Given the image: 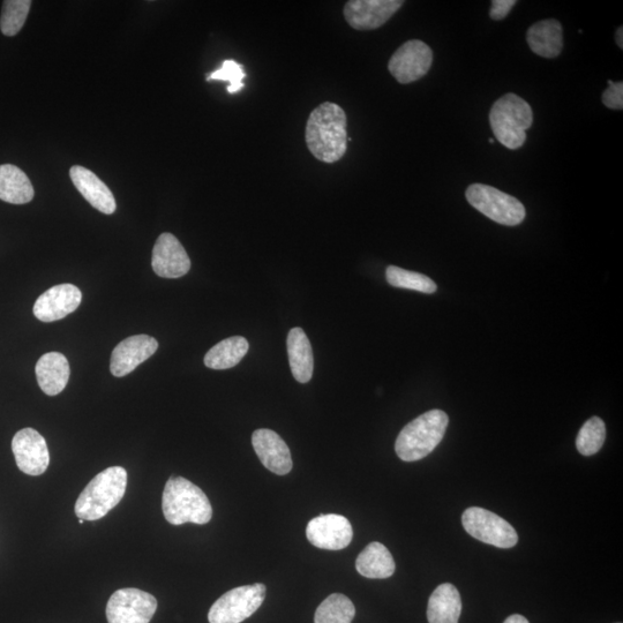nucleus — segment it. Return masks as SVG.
<instances>
[{
    "mask_svg": "<svg viewBox=\"0 0 623 623\" xmlns=\"http://www.w3.org/2000/svg\"><path fill=\"white\" fill-rule=\"evenodd\" d=\"M403 4L400 0H350L343 13L350 27L374 30L384 26Z\"/></svg>",
    "mask_w": 623,
    "mask_h": 623,
    "instance_id": "obj_13",
    "label": "nucleus"
},
{
    "mask_svg": "<svg viewBox=\"0 0 623 623\" xmlns=\"http://www.w3.org/2000/svg\"><path fill=\"white\" fill-rule=\"evenodd\" d=\"M306 145L315 159L324 163L339 162L348 150V119L335 103L319 105L307 120Z\"/></svg>",
    "mask_w": 623,
    "mask_h": 623,
    "instance_id": "obj_1",
    "label": "nucleus"
},
{
    "mask_svg": "<svg viewBox=\"0 0 623 623\" xmlns=\"http://www.w3.org/2000/svg\"><path fill=\"white\" fill-rule=\"evenodd\" d=\"M606 426L603 419L592 417L585 423L576 439V447L583 456H592L603 448Z\"/></svg>",
    "mask_w": 623,
    "mask_h": 623,
    "instance_id": "obj_28",
    "label": "nucleus"
},
{
    "mask_svg": "<svg viewBox=\"0 0 623 623\" xmlns=\"http://www.w3.org/2000/svg\"><path fill=\"white\" fill-rule=\"evenodd\" d=\"M81 300V291L75 285H56L36 300L34 315L43 322L62 320L78 309Z\"/></svg>",
    "mask_w": 623,
    "mask_h": 623,
    "instance_id": "obj_16",
    "label": "nucleus"
},
{
    "mask_svg": "<svg viewBox=\"0 0 623 623\" xmlns=\"http://www.w3.org/2000/svg\"><path fill=\"white\" fill-rule=\"evenodd\" d=\"M504 623H530L527 619L520 614L510 615Z\"/></svg>",
    "mask_w": 623,
    "mask_h": 623,
    "instance_id": "obj_33",
    "label": "nucleus"
},
{
    "mask_svg": "<svg viewBox=\"0 0 623 623\" xmlns=\"http://www.w3.org/2000/svg\"><path fill=\"white\" fill-rule=\"evenodd\" d=\"M79 522H80V524H84V523H85V521H84V520H80Z\"/></svg>",
    "mask_w": 623,
    "mask_h": 623,
    "instance_id": "obj_35",
    "label": "nucleus"
},
{
    "mask_svg": "<svg viewBox=\"0 0 623 623\" xmlns=\"http://www.w3.org/2000/svg\"><path fill=\"white\" fill-rule=\"evenodd\" d=\"M249 350L250 344L243 336L229 337L207 352L205 365L212 370L232 369L242 362Z\"/></svg>",
    "mask_w": 623,
    "mask_h": 623,
    "instance_id": "obj_25",
    "label": "nucleus"
},
{
    "mask_svg": "<svg viewBox=\"0 0 623 623\" xmlns=\"http://www.w3.org/2000/svg\"><path fill=\"white\" fill-rule=\"evenodd\" d=\"M152 266L163 279H179L190 272L191 260L174 235L162 234L154 246Z\"/></svg>",
    "mask_w": 623,
    "mask_h": 623,
    "instance_id": "obj_14",
    "label": "nucleus"
},
{
    "mask_svg": "<svg viewBox=\"0 0 623 623\" xmlns=\"http://www.w3.org/2000/svg\"><path fill=\"white\" fill-rule=\"evenodd\" d=\"M465 197L478 212L507 227L521 224L527 214L520 200L489 185L472 184Z\"/></svg>",
    "mask_w": 623,
    "mask_h": 623,
    "instance_id": "obj_6",
    "label": "nucleus"
},
{
    "mask_svg": "<svg viewBox=\"0 0 623 623\" xmlns=\"http://www.w3.org/2000/svg\"><path fill=\"white\" fill-rule=\"evenodd\" d=\"M527 42L536 55L547 59L557 58L564 48V30L558 20L539 21L529 28Z\"/></svg>",
    "mask_w": 623,
    "mask_h": 623,
    "instance_id": "obj_20",
    "label": "nucleus"
},
{
    "mask_svg": "<svg viewBox=\"0 0 623 623\" xmlns=\"http://www.w3.org/2000/svg\"><path fill=\"white\" fill-rule=\"evenodd\" d=\"M462 523L469 535L499 549H512L519 542L512 525L490 510L471 507L463 513Z\"/></svg>",
    "mask_w": 623,
    "mask_h": 623,
    "instance_id": "obj_8",
    "label": "nucleus"
},
{
    "mask_svg": "<svg viewBox=\"0 0 623 623\" xmlns=\"http://www.w3.org/2000/svg\"><path fill=\"white\" fill-rule=\"evenodd\" d=\"M309 542L321 550L340 551L348 547L354 537L351 523L342 515H320L306 528Z\"/></svg>",
    "mask_w": 623,
    "mask_h": 623,
    "instance_id": "obj_12",
    "label": "nucleus"
},
{
    "mask_svg": "<svg viewBox=\"0 0 623 623\" xmlns=\"http://www.w3.org/2000/svg\"><path fill=\"white\" fill-rule=\"evenodd\" d=\"M386 279L392 287L423 292V294L431 295L438 290L437 284L430 277L396 266L387 268Z\"/></svg>",
    "mask_w": 623,
    "mask_h": 623,
    "instance_id": "obj_27",
    "label": "nucleus"
},
{
    "mask_svg": "<svg viewBox=\"0 0 623 623\" xmlns=\"http://www.w3.org/2000/svg\"><path fill=\"white\" fill-rule=\"evenodd\" d=\"M266 591L262 583L228 591L210 607L209 623H240L249 619L264 603Z\"/></svg>",
    "mask_w": 623,
    "mask_h": 623,
    "instance_id": "obj_7",
    "label": "nucleus"
},
{
    "mask_svg": "<svg viewBox=\"0 0 623 623\" xmlns=\"http://www.w3.org/2000/svg\"><path fill=\"white\" fill-rule=\"evenodd\" d=\"M252 445L264 467L275 475H288L292 469L290 449L279 434L272 430H257Z\"/></svg>",
    "mask_w": 623,
    "mask_h": 623,
    "instance_id": "obj_17",
    "label": "nucleus"
},
{
    "mask_svg": "<svg viewBox=\"0 0 623 623\" xmlns=\"http://www.w3.org/2000/svg\"><path fill=\"white\" fill-rule=\"evenodd\" d=\"M355 614V605L347 596L334 594L318 607L314 623H351Z\"/></svg>",
    "mask_w": 623,
    "mask_h": 623,
    "instance_id": "obj_26",
    "label": "nucleus"
},
{
    "mask_svg": "<svg viewBox=\"0 0 623 623\" xmlns=\"http://www.w3.org/2000/svg\"><path fill=\"white\" fill-rule=\"evenodd\" d=\"M12 450L21 472L28 476H41L50 464L47 441L34 429H24L14 435Z\"/></svg>",
    "mask_w": 623,
    "mask_h": 623,
    "instance_id": "obj_11",
    "label": "nucleus"
},
{
    "mask_svg": "<svg viewBox=\"0 0 623 623\" xmlns=\"http://www.w3.org/2000/svg\"><path fill=\"white\" fill-rule=\"evenodd\" d=\"M532 123L534 112L530 105L515 94L502 96L490 112L494 137L508 149H519L525 144Z\"/></svg>",
    "mask_w": 623,
    "mask_h": 623,
    "instance_id": "obj_5",
    "label": "nucleus"
},
{
    "mask_svg": "<svg viewBox=\"0 0 623 623\" xmlns=\"http://www.w3.org/2000/svg\"><path fill=\"white\" fill-rule=\"evenodd\" d=\"M357 572L372 580H385L393 576L396 565L392 553L385 545L374 542L367 545L356 561Z\"/></svg>",
    "mask_w": 623,
    "mask_h": 623,
    "instance_id": "obj_23",
    "label": "nucleus"
},
{
    "mask_svg": "<svg viewBox=\"0 0 623 623\" xmlns=\"http://www.w3.org/2000/svg\"><path fill=\"white\" fill-rule=\"evenodd\" d=\"M159 349V342L148 335H135L120 342L112 351L110 371L117 378L129 375Z\"/></svg>",
    "mask_w": 623,
    "mask_h": 623,
    "instance_id": "obj_15",
    "label": "nucleus"
},
{
    "mask_svg": "<svg viewBox=\"0 0 623 623\" xmlns=\"http://www.w3.org/2000/svg\"><path fill=\"white\" fill-rule=\"evenodd\" d=\"M246 78L244 67L235 60H224L221 69L213 73H210L207 77V81H228V93L236 94L244 88L243 80Z\"/></svg>",
    "mask_w": 623,
    "mask_h": 623,
    "instance_id": "obj_30",
    "label": "nucleus"
},
{
    "mask_svg": "<svg viewBox=\"0 0 623 623\" xmlns=\"http://www.w3.org/2000/svg\"><path fill=\"white\" fill-rule=\"evenodd\" d=\"M34 195V187L24 171L13 164L0 165V200L25 205Z\"/></svg>",
    "mask_w": 623,
    "mask_h": 623,
    "instance_id": "obj_24",
    "label": "nucleus"
},
{
    "mask_svg": "<svg viewBox=\"0 0 623 623\" xmlns=\"http://www.w3.org/2000/svg\"><path fill=\"white\" fill-rule=\"evenodd\" d=\"M449 418L446 412L431 410L412 420L397 437L395 450L404 462L425 459L444 439Z\"/></svg>",
    "mask_w": 623,
    "mask_h": 623,
    "instance_id": "obj_4",
    "label": "nucleus"
},
{
    "mask_svg": "<svg viewBox=\"0 0 623 623\" xmlns=\"http://www.w3.org/2000/svg\"><path fill=\"white\" fill-rule=\"evenodd\" d=\"M30 7H32L30 0H6L0 18L2 33L6 36L17 35L25 26Z\"/></svg>",
    "mask_w": 623,
    "mask_h": 623,
    "instance_id": "obj_29",
    "label": "nucleus"
},
{
    "mask_svg": "<svg viewBox=\"0 0 623 623\" xmlns=\"http://www.w3.org/2000/svg\"><path fill=\"white\" fill-rule=\"evenodd\" d=\"M70 177L75 189L95 209L100 210L105 215L116 212L117 204L114 194L93 171L80 167V165H74L70 170Z\"/></svg>",
    "mask_w": 623,
    "mask_h": 623,
    "instance_id": "obj_18",
    "label": "nucleus"
},
{
    "mask_svg": "<svg viewBox=\"0 0 623 623\" xmlns=\"http://www.w3.org/2000/svg\"><path fill=\"white\" fill-rule=\"evenodd\" d=\"M515 5V0H493L491 18L498 21L504 20Z\"/></svg>",
    "mask_w": 623,
    "mask_h": 623,
    "instance_id": "obj_32",
    "label": "nucleus"
},
{
    "mask_svg": "<svg viewBox=\"0 0 623 623\" xmlns=\"http://www.w3.org/2000/svg\"><path fill=\"white\" fill-rule=\"evenodd\" d=\"M462 613V600L459 590L453 584L439 585L433 591L427 606V619L430 623H459Z\"/></svg>",
    "mask_w": 623,
    "mask_h": 623,
    "instance_id": "obj_22",
    "label": "nucleus"
},
{
    "mask_svg": "<svg viewBox=\"0 0 623 623\" xmlns=\"http://www.w3.org/2000/svg\"><path fill=\"white\" fill-rule=\"evenodd\" d=\"M609 82V88H607L603 94V103L607 108L613 110L623 109V84L622 82Z\"/></svg>",
    "mask_w": 623,
    "mask_h": 623,
    "instance_id": "obj_31",
    "label": "nucleus"
},
{
    "mask_svg": "<svg viewBox=\"0 0 623 623\" xmlns=\"http://www.w3.org/2000/svg\"><path fill=\"white\" fill-rule=\"evenodd\" d=\"M127 472L122 467L105 469L79 495L75 515L80 520L97 521L118 506L126 492Z\"/></svg>",
    "mask_w": 623,
    "mask_h": 623,
    "instance_id": "obj_3",
    "label": "nucleus"
},
{
    "mask_svg": "<svg viewBox=\"0 0 623 623\" xmlns=\"http://www.w3.org/2000/svg\"><path fill=\"white\" fill-rule=\"evenodd\" d=\"M615 40H617L618 47L623 49V28L620 27L615 34Z\"/></svg>",
    "mask_w": 623,
    "mask_h": 623,
    "instance_id": "obj_34",
    "label": "nucleus"
},
{
    "mask_svg": "<svg viewBox=\"0 0 623 623\" xmlns=\"http://www.w3.org/2000/svg\"><path fill=\"white\" fill-rule=\"evenodd\" d=\"M162 509L172 525H204L213 517V508L204 491L183 477H171L165 484Z\"/></svg>",
    "mask_w": 623,
    "mask_h": 623,
    "instance_id": "obj_2",
    "label": "nucleus"
},
{
    "mask_svg": "<svg viewBox=\"0 0 623 623\" xmlns=\"http://www.w3.org/2000/svg\"><path fill=\"white\" fill-rule=\"evenodd\" d=\"M36 378L44 394L56 396L63 392L70 380L69 360L59 352L43 355L36 364Z\"/></svg>",
    "mask_w": 623,
    "mask_h": 623,
    "instance_id": "obj_19",
    "label": "nucleus"
},
{
    "mask_svg": "<svg viewBox=\"0 0 623 623\" xmlns=\"http://www.w3.org/2000/svg\"><path fill=\"white\" fill-rule=\"evenodd\" d=\"M287 348L292 375L300 384H307L313 377L314 358L311 342L302 328L290 330Z\"/></svg>",
    "mask_w": 623,
    "mask_h": 623,
    "instance_id": "obj_21",
    "label": "nucleus"
},
{
    "mask_svg": "<svg viewBox=\"0 0 623 623\" xmlns=\"http://www.w3.org/2000/svg\"><path fill=\"white\" fill-rule=\"evenodd\" d=\"M433 63V52L423 41L405 42L390 58L388 70L400 84L408 85L425 77Z\"/></svg>",
    "mask_w": 623,
    "mask_h": 623,
    "instance_id": "obj_10",
    "label": "nucleus"
},
{
    "mask_svg": "<svg viewBox=\"0 0 623 623\" xmlns=\"http://www.w3.org/2000/svg\"><path fill=\"white\" fill-rule=\"evenodd\" d=\"M156 610L157 600L153 595L127 588L117 590L110 597L105 613L109 623H149Z\"/></svg>",
    "mask_w": 623,
    "mask_h": 623,
    "instance_id": "obj_9",
    "label": "nucleus"
}]
</instances>
